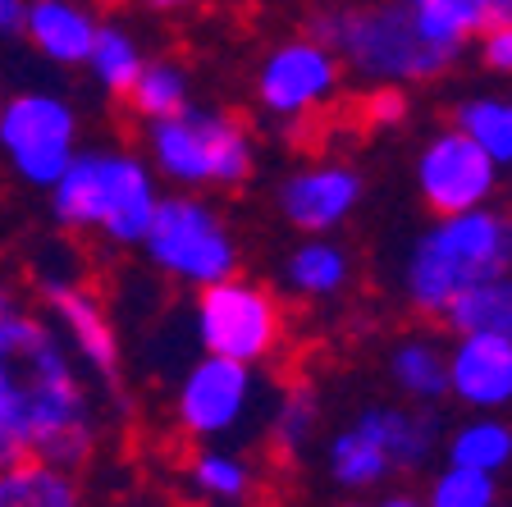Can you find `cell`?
<instances>
[{"label":"cell","mask_w":512,"mask_h":507,"mask_svg":"<svg viewBox=\"0 0 512 507\" xmlns=\"http://www.w3.org/2000/svg\"><path fill=\"white\" fill-rule=\"evenodd\" d=\"M0 416L23 453L74 471L101 444L96 384L42 311L19 307L0 325Z\"/></svg>","instance_id":"cell-1"},{"label":"cell","mask_w":512,"mask_h":507,"mask_svg":"<svg viewBox=\"0 0 512 507\" xmlns=\"http://www.w3.org/2000/svg\"><path fill=\"white\" fill-rule=\"evenodd\" d=\"M51 220L106 247H138L156 215V169L124 147H78L51 183Z\"/></svg>","instance_id":"cell-2"},{"label":"cell","mask_w":512,"mask_h":507,"mask_svg":"<svg viewBox=\"0 0 512 507\" xmlns=\"http://www.w3.org/2000/svg\"><path fill=\"white\" fill-rule=\"evenodd\" d=\"M512 270V215L499 206L435 215L403 261V297L421 316H444L467 288Z\"/></svg>","instance_id":"cell-3"},{"label":"cell","mask_w":512,"mask_h":507,"mask_svg":"<svg viewBox=\"0 0 512 507\" xmlns=\"http://www.w3.org/2000/svg\"><path fill=\"white\" fill-rule=\"evenodd\" d=\"M311 32L362 83H430L458 64V51L430 42L412 5L398 0H357L343 10H320Z\"/></svg>","instance_id":"cell-4"},{"label":"cell","mask_w":512,"mask_h":507,"mask_svg":"<svg viewBox=\"0 0 512 507\" xmlns=\"http://www.w3.org/2000/svg\"><path fill=\"white\" fill-rule=\"evenodd\" d=\"M147 165L174 188H238L256 169V142L234 115L183 106L147 119Z\"/></svg>","instance_id":"cell-5"},{"label":"cell","mask_w":512,"mask_h":507,"mask_svg":"<svg viewBox=\"0 0 512 507\" xmlns=\"http://www.w3.org/2000/svg\"><path fill=\"white\" fill-rule=\"evenodd\" d=\"M83 147L78 106L46 87L0 96V165L14 183L46 192Z\"/></svg>","instance_id":"cell-6"},{"label":"cell","mask_w":512,"mask_h":507,"mask_svg":"<svg viewBox=\"0 0 512 507\" xmlns=\"http://www.w3.org/2000/svg\"><path fill=\"white\" fill-rule=\"evenodd\" d=\"M142 252H147L151 270H160L174 284L202 288L224 275H238V243L224 215L215 211L206 197L192 192H174V197L156 201L147 233H142Z\"/></svg>","instance_id":"cell-7"},{"label":"cell","mask_w":512,"mask_h":507,"mask_svg":"<svg viewBox=\"0 0 512 507\" xmlns=\"http://www.w3.org/2000/svg\"><path fill=\"white\" fill-rule=\"evenodd\" d=\"M32 293L42 302V316L60 329V338L74 348V357L83 361L87 380L101 393L119 398V370H124V357H119V329L110 320L106 302L92 284L83 279V270L74 265V256L64 265H37L32 270Z\"/></svg>","instance_id":"cell-8"},{"label":"cell","mask_w":512,"mask_h":507,"mask_svg":"<svg viewBox=\"0 0 512 507\" xmlns=\"http://www.w3.org/2000/svg\"><path fill=\"white\" fill-rule=\"evenodd\" d=\"M192 329H197L202 352L261 366V361L275 357L279 338H284V316H279V302L261 284L224 275L215 284L197 288Z\"/></svg>","instance_id":"cell-9"},{"label":"cell","mask_w":512,"mask_h":507,"mask_svg":"<svg viewBox=\"0 0 512 507\" xmlns=\"http://www.w3.org/2000/svg\"><path fill=\"white\" fill-rule=\"evenodd\" d=\"M256 366L234 357H215L206 352L202 361H192L183 370L179 393H174V421L188 439H229L252 421L256 407Z\"/></svg>","instance_id":"cell-10"},{"label":"cell","mask_w":512,"mask_h":507,"mask_svg":"<svg viewBox=\"0 0 512 507\" xmlns=\"http://www.w3.org/2000/svg\"><path fill=\"white\" fill-rule=\"evenodd\" d=\"M343 87V64L316 32L284 37L256 69V101L275 119H302L330 106Z\"/></svg>","instance_id":"cell-11"},{"label":"cell","mask_w":512,"mask_h":507,"mask_svg":"<svg viewBox=\"0 0 512 507\" xmlns=\"http://www.w3.org/2000/svg\"><path fill=\"white\" fill-rule=\"evenodd\" d=\"M416 192L435 215L485 206L499 192V165H494L458 124L435 133L416 156Z\"/></svg>","instance_id":"cell-12"},{"label":"cell","mask_w":512,"mask_h":507,"mask_svg":"<svg viewBox=\"0 0 512 507\" xmlns=\"http://www.w3.org/2000/svg\"><path fill=\"white\" fill-rule=\"evenodd\" d=\"M362 174L343 160H325V165H302L279 183V215L302 233H334L339 224L352 220V211L362 206Z\"/></svg>","instance_id":"cell-13"},{"label":"cell","mask_w":512,"mask_h":507,"mask_svg":"<svg viewBox=\"0 0 512 507\" xmlns=\"http://www.w3.org/2000/svg\"><path fill=\"white\" fill-rule=\"evenodd\" d=\"M448 398L471 412H503L512 407V338L490 329L453 334L448 348Z\"/></svg>","instance_id":"cell-14"},{"label":"cell","mask_w":512,"mask_h":507,"mask_svg":"<svg viewBox=\"0 0 512 507\" xmlns=\"http://www.w3.org/2000/svg\"><path fill=\"white\" fill-rule=\"evenodd\" d=\"M101 14L92 0H23L19 37L55 69H83Z\"/></svg>","instance_id":"cell-15"},{"label":"cell","mask_w":512,"mask_h":507,"mask_svg":"<svg viewBox=\"0 0 512 507\" xmlns=\"http://www.w3.org/2000/svg\"><path fill=\"white\" fill-rule=\"evenodd\" d=\"M325 476H330V485L339 494H380L398 476V466L389 457V448L375 439L371 425L357 416L339 434H330V444H325Z\"/></svg>","instance_id":"cell-16"},{"label":"cell","mask_w":512,"mask_h":507,"mask_svg":"<svg viewBox=\"0 0 512 507\" xmlns=\"http://www.w3.org/2000/svg\"><path fill=\"white\" fill-rule=\"evenodd\" d=\"M83 503V480L74 466L19 453L0 466V507H74Z\"/></svg>","instance_id":"cell-17"},{"label":"cell","mask_w":512,"mask_h":507,"mask_svg":"<svg viewBox=\"0 0 512 507\" xmlns=\"http://www.w3.org/2000/svg\"><path fill=\"white\" fill-rule=\"evenodd\" d=\"M412 14L430 42L462 55L490 23H512V0H412Z\"/></svg>","instance_id":"cell-18"},{"label":"cell","mask_w":512,"mask_h":507,"mask_svg":"<svg viewBox=\"0 0 512 507\" xmlns=\"http://www.w3.org/2000/svg\"><path fill=\"white\" fill-rule=\"evenodd\" d=\"M352 279V256L334 243L330 233H307L284 261V284L288 293L311 297V302H325V297H339Z\"/></svg>","instance_id":"cell-19"},{"label":"cell","mask_w":512,"mask_h":507,"mask_svg":"<svg viewBox=\"0 0 512 507\" xmlns=\"http://www.w3.org/2000/svg\"><path fill=\"white\" fill-rule=\"evenodd\" d=\"M389 380L407 402L439 407L448 398V348L430 334H407L389 352Z\"/></svg>","instance_id":"cell-20"},{"label":"cell","mask_w":512,"mask_h":507,"mask_svg":"<svg viewBox=\"0 0 512 507\" xmlns=\"http://www.w3.org/2000/svg\"><path fill=\"white\" fill-rule=\"evenodd\" d=\"M142 64H147V55H142L138 37H133L124 23L101 19L96 42H92V51H87V60H83V69L92 74V83L101 87L106 96H128V87L138 83V74H142Z\"/></svg>","instance_id":"cell-21"},{"label":"cell","mask_w":512,"mask_h":507,"mask_svg":"<svg viewBox=\"0 0 512 507\" xmlns=\"http://www.w3.org/2000/svg\"><path fill=\"white\" fill-rule=\"evenodd\" d=\"M453 124L476 142L499 169H512V96L480 92L453 110Z\"/></svg>","instance_id":"cell-22"},{"label":"cell","mask_w":512,"mask_h":507,"mask_svg":"<svg viewBox=\"0 0 512 507\" xmlns=\"http://www.w3.org/2000/svg\"><path fill=\"white\" fill-rule=\"evenodd\" d=\"M444 320L453 334H467V329H490V334L512 338V270L485 279V284L467 288V293L444 311Z\"/></svg>","instance_id":"cell-23"},{"label":"cell","mask_w":512,"mask_h":507,"mask_svg":"<svg viewBox=\"0 0 512 507\" xmlns=\"http://www.w3.org/2000/svg\"><path fill=\"white\" fill-rule=\"evenodd\" d=\"M444 453H448V462H462V466H476V471L499 476L503 466H512V425H503L490 412H480L476 421L444 434Z\"/></svg>","instance_id":"cell-24"},{"label":"cell","mask_w":512,"mask_h":507,"mask_svg":"<svg viewBox=\"0 0 512 507\" xmlns=\"http://www.w3.org/2000/svg\"><path fill=\"white\" fill-rule=\"evenodd\" d=\"M124 101L138 110L142 119H165L192 101V78H188V69H179L174 60H147Z\"/></svg>","instance_id":"cell-25"},{"label":"cell","mask_w":512,"mask_h":507,"mask_svg":"<svg viewBox=\"0 0 512 507\" xmlns=\"http://www.w3.org/2000/svg\"><path fill=\"white\" fill-rule=\"evenodd\" d=\"M188 480L202 498H215V503H238L256 489V471L247 457L238 453H220V448H206V453L192 457Z\"/></svg>","instance_id":"cell-26"},{"label":"cell","mask_w":512,"mask_h":507,"mask_svg":"<svg viewBox=\"0 0 512 507\" xmlns=\"http://www.w3.org/2000/svg\"><path fill=\"white\" fill-rule=\"evenodd\" d=\"M316 425H320V407H316V398H311V389H293L279 398L275 416H270V439H275V448L284 457H298L311 448Z\"/></svg>","instance_id":"cell-27"},{"label":"cell","mask_w":512,"mask_h":507,"mask_svg":"<svg viewBox=\"0 0 512 507\" xmlns=\"http://www.w3.org/2000/svg\"><path fill=\"white\" fill-rule=\"evenodd\" d=\"M426 498L435 507H490L499 498V476L476 471V466H462V462H448L435 476Z\"/></svg>","instance_id":"cell-28"},{"label":"cell","mask_w":512,"mask_h":507,"mask_svg":"<svg viewBox=\"0 0 512 507\" xmlns=\"http://www.w3.org/2000/svg\"><path fill=\"white\" fill-rule=\"evenodd\" d=\"M362 115L375 128H398L407 119V92L398 83H371V92L362 101Z\"/></svg>","instance_id":"cell-29"},{"label":"cell","mask_w":512,"mask_h":507,"mask_svg":"<svg viewBox=\"0 0 512 507\" xmlns=\"http://www.w3.org/2000/svg\"><path fill=\"white\" fill-rule=\"evenodd\" d=\"M476 42H480V60H485V69L512 78V23H490Z\"/></svg>","instance_id":"cell-30"},{"label":"cell","mask_w":512,"mask_h":507,"mask_svg":"<svg viewBox=\"0 0 512 507\" xmlns=\"http://www.w3.org/2000/svg\"><path fill=\"white\" fill-rule=\"evenodd\" d=\"M19 307H23V293H19V284H14V279L5 275V270H0V325H5V320H10Z\"/></svg>","instance_id":"cell-31"},{"label":"cell","mask_w":512,"mask_h":507,"mask_svg":"<svg viewBox=\"0 0 512 507\" xmlns=\"http://www.w3.org/2000/svg\"><path fill=\"white\" fill-rule=\"evenodd\" d=\"M19 19H23V0H0V42L19 37Z\"/></svg>","instance_id":"cell-32"},{"label":"cell","mask_w":512,"mask_h":507,"mask_svg":"<svg viewBox=\"0 0 512 507\" xmlns=\"http://www.w3.org/2000/svg\"><path fill=\"white\" fill-rule=\"evenodd\" d=\"M23 448L14 444V434H10V425H5V416H0V466L5 462H14V457H19Z\"/></svg>","instance_id":"cell-33"},{"label":"cell","mask_w":512,"mask_h":507,"mask_svg":"<svg viewBox=\"0 0 512 507\" xmlns=\"http://www.w3.org/2000/svg\"><path fill=\"white\" fill-rule=\"evenodd\" d=\"M375 498H380L384 507H416V494H384V489H380Z\"/></svg>","instance_id":"cell-34"},{"label":"cell","mask_w":512,"mask_h":507,"mask_svg":"<svg viewBox=\"0 0 512 507\" xmlns=\"http://www.w3.org/2000/svg\"><path fill=\"white\" fill-rule=\"evenodd\" d=\"M138 5H147V10H183L188 0H138Z\"/></svg>","instance_id":"cell-35"},{"label":"cell","mask_w":512,"mask_h":507,"mask_svg":"<svg viewBox=\"0 0 512 507\" xmlns=\"http://www.w3.org/2000/svg\"><path fill=\"white\" fill-rule=\"evenodd\" d=\"M398 5H412V0H398Z\"/></svg>","instance_id":"cell-36"}]
</instances>
